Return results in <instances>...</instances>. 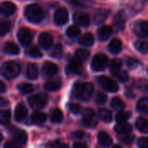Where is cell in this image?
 I'll list each match as a JSON object with an SVG mask.
<instances>
[{
    "instance_id": "obj_27",
    "label": "cell",
    "mask_w": 148,
    "mask_h": 148,
    "mask_svg": "<svg viewBox=\"0 0 148 148\" xmlns=\"http://www.w3.org/2000/svg\"><path fill=\"white\" fill-rule=\"evenodd\" d=\"M62 86V82L60 80H51L45 83L44 88L48 91H56L58 90Z\"/></svg>"
},
{
    "instance_id": "obj_28",
    "label": "cell",
    "mask_w": 148,
    "mask_h": 148,
    "mask_svg": "<svg viewBox=\"0 0 148 148\" xmlns=\"http://www.w3.org/2000/svg\"><path fill=\"white\" fill-rule=\"evenodd\" d=\"M31 119H32V121L34 123H36V124H42V123H43L46 121L47 115H46L45 113L36 111V112H34L32 114Z\"/></svg>"
},
{
    "instance_id": "obj_41",
    "label": "cell",
    "mask_w": 148,
    "mask_h": 148,
    "mask_svg": "<svg viewBox=\"0 0 148 148\" xmlns=\"http://www.w3.org/2000/svg\"><path fill=\"white\" fill-rule=\"evenodd\" d=\"M81 29L78 26L76 25H71L67 29V35L70 37H74L80 34Z\"/></svg>"
},
{
    "instance_id": "obj_51",
    "label": "cell",
    "mask_w": 148,
    "mask_h": 148,
    "mask_svg": "<svg viewBox=\"0 0 148 148\" xmlns=\"http://www.w3.org/2000/svg\"><path fill=\"white\" fill-rule=\"evenodd\" d=\"M126 135H127V134H126ZM121 140H122V142L125 143V144H132L133 141H134V137L131 136V135H127L125 138L121 139Z\"/></svg>"
},
{
    "instance_id": "obj_42",
    "label": "cell",
    "mask_w": 148,
    "mask_h": 148,
    "mask_svg": "<svg viewBox=\"0 0 148 148\" xmlns=\"http://www.w3.org/2000/svg\"><path fill=\"white\" fill-rule=\"evenodd\" d=\"M130 117V114L129 113H127V112H124V111H121L119 112L117 114H116V121L119 122V123H123V122H126Z\"/></svg>"
},
{
    "instance_id": "obj_2",
    "label": "cell",
    "mask_w": 148,
    "mask_h": 148,
    "mask_svg": "<svg viewBox=\"0 0 148 148\" xmlns=\"http://www.w3.org/2000/svg\"><path fill=\"white\" fill-rule=\"evenodd\" d=\"M25 16L30 22L39 23L44 18L45 13H44V10H42V8L41 6L34 3V4L28 5L26 7Z\"/></svg>"
},
{
    "instance_id": "obj_21",
    "label": "cell",
    "mask_w": 148,
    "mask_h": 148,
    "mask_svg": "<svg viewBox=\"0 0 148 148\" xmlns=\"http://www.w3.org/2000/svg\"><path fill=\"white\" fill-rule=\"evenodd\" d=\"M108 13H109V11L108 10H106V9H99V10H97L95 11V16H94L95 22L96 23H101L104 22L106 20V18L108 17Z\"/></svg>"
},
{
    "instance_id": "obj_15",
    "label": "cell",
    "mask_w": 148,
    "mask_h": 148,
    "mask_svg": "<svg viewBox=\"0 0 148 148\" xmlns=\"http://www.w3.org/2000/svg\"><path fill=\"white\" fill-rule=\"evenodd\" d=\"M75 21L87 27L89 25L91 20H90V16H88V14L84 13V12H76L75 14Z\"/></svg>"
},
{
    "instance_id": "obj_6",
    "label": "cell",
    "mask_w": 148,
    "mask_h": 148,
    "mask_svg": "<svg viewBox=\"0 0 148 148\" xmlns=\"http://www.w3.org/2000/svg\"><path fill=\"white\" fill-rule=\"evenodd\" d=\"M98 82L104 89H106L108 92L114 93L119 90V86L116 83V82L108 76L101 75L98 77Z\"/></svg>"
},
{
    "instance_id": "obj_33",
    "label": "cell",
    "mask_w": 148,
    "mask_h": 148,
    "mask_svg": "<svg viewBox=\"0 0 148 148\" xmlns=\"http://www.w3.org/2000/svg\"><path fill=\"white\" fill-rule=\"evenodd\" d=\"M137 110L140 113H147L148 110L147 98H141L137 103Z\"/></svg>"
},
{
    "instance_id": "obj_34",
    "label": "cell",
    "mask_w": 148,
    "mask_h": 148,
    "mask_svg": "<svg viewBox=\"0 0 148 148\" xmlns=\"http://www.w3.org/2000/svg\"><path fill=\"white\" fill-rule=\"evenodd\" d=\"M26 55L29 56L34 57V58H38V57H41L42 56V52L40 51V49L36 46H32V47L29 48L26 50Z\"/></svg>"
},
{
    "instance_id": "obj_10",
    "label": "cell",
    "mask_w": 148,
    "mask_h": 148,
    "mask_svg": "<svg viewBox=\"0 0 148 148\" xmlns=\"http://www.w3.org/2000/svg\"><path fill=\"white\" fill-rule=\"evenodd\" d=\"M134 31L137 36L141 37H146L148 35V24L147 21H140L136 23L134 28Z\"/></svg>"
},
{
    "instance_id": "obj_7",
    "label": "cell",
    "mask_w": 148,
    "mask_h": 148,
    "mask_svg": "<svg viewBox=\"0 0 148 148\" xmlns=\"http://www.w3.org/2000/svg\"><path fill=\"white\" fill-rule=\"evenodd\" d=\"M18 39L22 45L28 46L33 39V34L28 28H21L18 31Z\"/></svg>"
},
{
    "instance_id": "obj_40",
    "label": "cell",
    "mask_w": 148,
    "mask_h": 148,
    "mask_svg": "<svg viewBox=\"0 0 148 148\" xmlns=\"http://www.w3.org/2000/svg\"><path fill=\"white\" fill-rule=\"evenodd\" d=\"M111 106L115 109H123L125 108V103L119 97H114L111 101Z\"/></svg>"
},
{
    "instance_id": "obj_52",
    "label": "cell",
    "mask_w": 148,
    "mask_h": 148,
    "mask_svg": "<svg viewBox=\"0 0 148 148\" xmlns=\"http://www.w3.org/2000/svg\"><path fill=\"white\" fill-rule=\"evenodd\" d=\"M73 136H74L75 139H81V138H82V137L84 136V133H83L82 131H76V132L74 133Z\"/></svg>"
},
{
    "instance_id": "obj_54",
    "label": "cell",
    "mask_w": 148,
    "mask_h": 148,
    "mask_svg": "<svg viewBox=\"0 0 148 148\" xmlns=\"http://www.w3.org/2000/svg\"><path fill=\"white\" fill-rule=\"evenodd\" d=\"M73 148H88V147L83 143H75L74 144Z\"/></svg>"
},
{
    "instance_id": "obj_46",
    "label": "cell",
    "mask_w": 148,
    "mask_h": 148,
    "mask_svg": "<svg viewBox=\"0 0 148 148\" xmlns=\"http://www.w3.org/2000/svg\"><path fill=\"white\" fill-rule=\"evenodd\" d=\"M91 3L90 0H73V3L78 7H89Z\"/></svg>"
},
{
    "instance_id": "obj_18",
    "label": "cell",
    "mask_w": 148,
    "mask_h": 148,
    "mask_svg": "<svg viewBox=\"0 0 148 148\" xmlns=\"http://www.w3.org/2000/svg\"><path fill=\"white\" fill-rule=\"evenodd\" d=\"M112 28L108 25H104L100 27V29H98V37L101 41H105L107 40L110 35L112 34Z\"/></svg>"
},
{
    "instance_id": "obj_17",
    "label": "cell",
    "mask_w": 148,
    "mask_h": 148,
    "mask_svg": "<svg viewBox=\"0 0 148 148\" xmlns=\"http://www.w3.org/2000/svg\"><path fill=\"white\" fill-rule=\"evenodd\" d=\"M12 136L14 139V141L19 145H23L25 144L27 142L28 140V136L27 134L24 131L22 130H16L12 133Z\"/></svg>"
},
{
    "instance_id": "obj_35",
    "label": "cell",
    "mask_w": 148,
    "mask_h": 148,
    "mask_svg": "<svg viewBox=\"0 0 148 148\" xmlns=\"http://www.w3.org/2000/svg\"><path fill=\"white\" fill-rule=\"evenodd\" d=\"M113 75H114L115 78H117L119 81L122 82H127L128 79H129V75L127 74V72H126L125 70H118V71H115L113 73Z\"/></svg>"
},
{
    "instance_id": "obj_14",
    "label": "cell",
    "mask_w": 148,
    "mask_h": 148,
    "mask_svg": "<svg viewBox=\"0 0 148 148\" xmlns=\"http://www.w3.org/2000/svg\"><path fill=\"white\" fill-rule=\"evenodd\" d=\"M39 43L43 49H48L52 46L53 37L49 33H42L39 36Z\"/></svg>"
},
{
    "instance_id": "obj_11",
    "label": "cell",
    "mask_w": 148,
    "mask_h": 148,
    "mask_svg": "<svg viewBox=\"0 0 148 148\" xmlns=\"http://www.w3.org/2000/svg\"><path fill=\"white\" fill-rule=\"evenodd\" d=\"M58 71L57 66L51 62H46L42 66V73L45 76L50 77L56 75Z\"/></svg>"
},
{
    "instance_id": "obj_26",
    "label": "cell",
    "mask_w": 148,
    "mask_h": 148,
    "mask_svg": "<svg viewBox=\"0 0 148 148\" xmlns=\"http://www.w3.org/2000/svg\"><path fill=\"white\" fill-rule=\"evenodd\" d=\"M94 42L95 38L91 33H86L83 36H82L79 39V42L84 46H91L94 44Z\"/></svg>"
},
{
    "instance_id": "obj_36",
    "label": "cell",
    "mask_w": 148,
    "mask_h": 148,
    "mask_svg": "<svg viewBox=\"0 0 148 148\" xmlns=\"http://www.w3.org/2000/svg\"><path fill=\"white\" fill-rule=\"evenodd\" d=\"M10 121V112L9 110L0 111V124L7 125Z\"/></svg>"
},
{
    "instance_id": "obj_50",
    "label": "cell",
    "mask_w": 148,
    "mask_h": 148,
    "mask_svg": "<svg viewBox=\"0 0 148 148\" xmlns=\"http://www.w3.org/2000/svg\"><path fill=\"white\" fill-rule=\"evenodd\" d=\"M4 148H20V146L15 141H8L7 143H5Z\"/></svg>"
},
{
    "instance_id": "obj_49",
    "label": "cell",
    "mask_w": 148,
    "mask_h": 148,
    "mask_svg": "<svg viewBox=\"0 0 148 148\" xmlns=\"http://www.w3.org/2000/svg\"><path fill=\"white\" fill-rule=\"evenodd\" d=\"M138 145L140 147V148H147L148 141L147 139L143 137V138H140L138 141Z\"/></svg>"
},
{
    "instance_id": "obj_47",
    "label": "cell",
    "mask_w": 148,
    "mask_h": 148,
    "mask_svg": "<svg viewBox=\"0 0 148 148\" xmlns=\"http://www.w3.org/2000/svg\"><path fill=\"white\" fill-rule=\"evenodd\" d=\"M127 65L130 69H135L139 65V60H137L136 58L129 57L127 59Z\"/></svg>"
},
{
    "instance_id": "obj_29",
    "label": "cell",
    "mask_w": 148,
    "mask_h": 148,
    "mask_svg": "<svg viewBox=\"0 0 148 148\" xmlns=\"http://www.w3.org/2000/svg\"><path fill=\"white\" fill-rule=\"evenodd\" d=\"M50 119L53 122L58 123L61 122L63 119L62 112L59 108H54L50 112Z\"/></svg>"
},
{
    "instance_id": "obj_3",
    "label": "cell",
    "mask_w": 148,
    "mask_h": 148,
    "mask_svg": "<svg viewBox=\"0 0 148 148\" xmlns=\"http://www.w3.org/2000/svg\"><path fill=\"white\" fill-rule=\"evenodd\" d=\"M21 71V67L15 62H7L3 63L0 69V72L6 79H13L16 77Z\"/></svg>"
},
{
    "instance_id": "obj_1",
    "label": "cell",
    "mask_w": 148,
    "mask_h": 148,
    "mask_svg": "<svg viewBox=\"0 0 148 148\" xmlns=\"http://www.w3.org/2000/svg\"><path fill=\"white\" fill-rule=\"evenodd\" d=\"M94 92V86L89 82H76L73 88V95L81 101L90 99Z\"/></svg>"
},
{
    "instance_id": "obj_43",
    "label": "cell",
    "mask_w": 148,
    "mask_h": 148,
    "mask_svg": "<svg viewBox=\"0 0 148 148\" xmlns=\"http://www.w3.org/2000/svg\"><path fill=\"white\" fill-rule=\"evenodd\" d=\"M135 47L140 52L143 54H146L147 52V42L145 41H137L135 42Z\"/></svg>"
},
{
    "instance_id": "obj_39",
    "label": "cell",
    "mask_w": 148,
    "mask_h": 148,
    "mask_svg": "<svg viewBox=\"0 0 148 148\" xmlns=\"http://www.w3.org/2000/svg\"><path fill=\"white\" fill-rule=\"evenodd\" d=\"M62 54V46L60 43H58L55 47H53L51 51L49 52V55L52 57H55V58L61 57Z\"/></svg>"
},
{
    "instance_id": "obj_4",
    "label": "cell",
    "mask_w": 148,
    "mask_h": 148,
    "mask_svg": "<svg viewBox=\"0 0 148 148\" xmlns=\"http://www.w3.org/2000/svg\"><path fill=\"white\" fill-rule=\"evenodd\" d=\"M108 58L106 55L100 53L95 56L91 62V68L94 71H101L108 65Z\"/></svg>"
},
{
    "instance_id": "obj_19",
    "label": "cell",
    "mask_w": 148,
    "mask_h": 148,
    "mask_svg": "<svg viewBox=\"0 0 148 148\" xmlns=\"http://www.w3.org/2000/svg\"><path fill=\"white\" fill-rule=\"evenodd\" d=\"M98 142L101 147H108L112 144V139L106 132H101L98 134Z\"/></svg>"
},
{
    "instance_id": "obj_9",
    "label": "cell",
    "mask_w": 148,
    "mask_h": 148,
    "mask_svg": "<svg viewBox=\"0 0 148 148\" xmlns=\"http://www.w3.org/2000/svg\"><path fill=\"white\" fill-rule=\"evenodd\" d=\"M95 112L91 108H86L83 111V122L87 127H95L96 121H95Z\"/></svg>"
},
{
    "instance_id": "obj_8",
    "label": "cell",
    "mask_w": 148,
    "mask_h": 148,
    "mask_svg": "<svg viewBox=\"0 0 148 148\" xmlns=\"http://www.w3.org/2000/svg\"><path fill=\"white\" fill-rule=\"evenodd\" d=\"M54 19H55V23L56 24H58V25L65 24L69 20V12H68V10L63 7L58 8L55 12Z\"/></svg>"
},
{
    "instance_id": "obj_12",
    "label": "cell",
    "mask_w": 148,
    "mask_h": 148,
    "mask_svg": "<svg viewBox=\"0 0 148 148\" xmlns=\"http://www.w3.org/2000/svg\"><path fill=\"white\" fill-rule=\"evenodd\" d=\"M16 5L13 3L8 2V1L3 2L0 4V13L5 16L12 15L16 11Z\"/></svg>"
},
{
    "instance_id": "obj_16",
    "label": "cell",
    "mask_w": 148,
    "mask_h": 148,
    "mask_svg": "<svg viewBox=\"0 0 148 148\" xmlns=\"http://www.w3.org/2000/svg\"><path fill=\"white\" fill-rule=\"evenodd\" d=\"M27 115V108L23 103H19L15 110V119L17 121H22Z\"/></svg>"
},
{
    "instance_id": "obj_48",
    "label": "cell",
    "mask_w": 148,
    "mask_h": 148,
    "mask_svg": "<svg viewBox=\"0 0 148 148\" xmlns=\"http://www.w3.org/2000/svg\"><path fill=\"white\" fill-rule=\"evenodd\" d=\"M69 109H70V111H71L73 114H79V113H80V111H81V106H80L79 104L73 103V104H71V105H70Z\"/></svg>"
},
{
    "instance_id": "obj_57",
    "label": "cell",
    "mask_w": 148,
    "mask_h": 148,
    "mask_svg": "<svg viewBox=\"0 0 148 148\" xmlns=\"http://www.w3.org/2000/svg\"><path fill=\"white\" fill-rule=\"evenodd\" d=\"M113 148H122L121 146H118V145H115V146H114V147Z\"/></svg>"
},
{
    "instance_id": "obj_22",
    "label": "cell",
    "mask_w": 148,
    "mask_h": 148,
    "mask_svg": "<svg viewBox=\"0 0 148 148\" xmlns=\"http://www.w3.org/2000/svg\"><path fill=\"white\" fill-rule=\"evenodd\" d=\"M3 51L6 54H10V55H16L19 53V48L18 46L13 42H5L4 46H3Z\"/></svg>"
},
{
    "instance_id": "obj_38",
    "label": "cell",
    "mask_w": 148,
    "mask_h": 148,
    "mask_svg": "<svg viewBox=\"0 0 148 148\" xmlns=\"http://www.w3.org/2000/svg\"><path fill=\"white\" fill-rule=\"evenodd\" d=\"M136 127L140 131H141L145 134L147 133V121L146 119L139 118L136 121Z\"/></svg>"
},
{
    "instance_id": "obj_5",
    "label": "cell",
    "mask_w": 148,
    "mask_h": 148,
    "mask_svg": "<svg viewBox=\"0 0 148 148\" xmlns=\"http://www.w3.org/2000/svg\"><path fill=\"white\" fill-rule=\"evenodd\" d=\"M48 95L45 93H39L29 98V103L35 108H42L48 103Z\"/></svg>"
},
{
    "instance_id": "obj_30",
    "label": "cell",
    "mask_w": 148,
    "mask_h": 148,
    "mask_svg": "<svg viewBox=\"0 0 148 148\" xmlns=\"http://www.w3.org/2000/svg\"><path fill=\"white\" fill-rule=\"evenodd\" d=\"M11 28V23L8 20H0V36H4L7 34Z\"/></svg>"
},
{
    "instance_id": "obj_44",
    "label": "cell",
    "mask_w": 148,
    "mask_h": 148,
    "mask_svg": "<svg viewBox=\"0 0 148 148\" xmlns=\"http://www.w3.org/2000/svg\"><path fill=\"white\" fill-rule=\"evenodd\" d=\"M109 67H110V69L112 71V73L115 72V71H118L121 69V61L119 60V59H114L111 61L110 64H109Z\"/></svg>"
},
{
    "instance_id": "obj_20",
    "label": "cell",
    "mask_w": 148,
    "mask_h": 148,
    "mask_svg": "<svg viewBox=\"0 0 148 148\" xmlns=\"http://www.w3.org/2000/svg\"><path fill=\"white\" fill-rule=\"evenodd\" d=\"M114 129H115L116 133H118L120 134H125L126 135V134H128L132 132L133 127L130 124L123 122V123H119L118 125H116Z\"/></svg>"
},
{
    "instance_id": "obj_58",
    "label": "cell",
    "mask_w": 148,
    "mask_h": 148,
    "mask_svg": "<svg viewBox=\"0 0 148 148\" xmlns=\"http://www.w3.org/2000/svg\"><path fill=\"white\" fill-rule=\"evenodd\" d=\"M2 140H3V135H2L1 133H0V142L2 141Z\"/></svg>"
},
{
    "instance_id": "obj_23",
    "label": "cell",
    "mask_w": 148,
    "mask_h": 148,
    "mask_svg": "<svg viewBox=\"0 0 148 148\" xmlns=\"http://www.w3.org/2000/svg\"><path fill=\"white\" fill-rule=\"evenodd\" d=\"M122 49V42L119 38H114L109 43V50L114 54H118Z\"/></svg>"
},
{
    "instance_id": "obj_56",
    "label": "cell",
    "mask_w": 148,
    "mask_h": 148,
    "mask_svg": "<svg viewBox=\"0 0 148 148\" xmlns=\"http://www.w3.org/2000/svg\"><path fill=\"white\" fill-rule=\"evenodd\" d=\"M57 148H69V146H68V145L62 144V145H60L59 147H57Z\"/></svg>"
},
{
    "instance_id": "obj_45",
    "label": "cell",
    "mask_w": 148,
    "mask_h": 148,
    "mask_svg": "<svg viewBox=\"0 0 148 148\" xmlns=\"http://www.w3.org/2000/svg\"><path fill=\"white\" fill-rule=\"evenodd\" d=\"M107 101H108V96L105 93H102V92L97 93L96 97H95V101L97 104H99V105L104 104Z\"/></svg>"
},
{
    "instance_id": "obj_31",
    "label": "cell",
    "mask_w": 148,
    "mask_h": 148,
    "mask_svg": "<svg viewBox=\"0 0 148 148\" xmlns=\"http://www.w3.org/2000/svg\"><path fill=\"white\" fill-rule=\"evenodd\" d=\"M75 58L82 62L89 57V51L86 49H79L75 52Z\"/></svg>"
},
{
    "instance_id": "obj_13",
    "label": "cell",
    "mask_w": 148,
    "mask_h": 148,
    "mask_svg": "<svg viewBox=\"0 0 148 148\" xmlns=\"http://www.w3.org/2000/svg\"><path fill=\"white\" fill-rule=\"evenodd\" d=\"M69 70L73 74H81L82 72V63L77 58H72L69 63Z\"/></svg>"
},
{
    "instance_id": "obj_32",
    "label": "cell",
    "mask_w": 148,
    "mask_h": 148,
    "mask_svg": "<svg viewBox=\"0 0 148 148\" xmlns=\"http://www.w3.org/2000/svg\"><path fill=\"white\" fill-rule=\"evenodd\" d=\"M99 116L104 122H111L112 121V114L109 110L102 108L99 111Z\"/></svg>"
},
{
    "instance_id": "obj_37",
    "label": "cell",
    "mask_w": 148,
    "mask_h": 148,
    "mask_svg": "<svg viewBox=\"0 0 148 148\" xmlns=\"http://www.w3.org/2000/svg\"><path fill=\"white\" fill-rule=\"evenodd\" d=\"M18 90L21 94H29L33 92L34 87L29 83H21L18 86Z\"/></svg>"
},
{
    "instance_id": "obj_53",
    "label": "cell",
    "mask_w": 148,
    "mask_h": 148,
    "mask_svg": "<svg viewBox=\"0 0 148 148\" xmlns=\"http://www.w3.org/2000/svg\"><path fill=\"white\" fill-rule=\"evenodd\" d=\"M8 104H9L8 101L0 96V107H6Z\"/></svg>"
},
{
    "instance_id": "obj_24",
    "label": "cell",
    "mask_w": 148,
    "mask_h": 148,
    "mask_svg": "<svg viewBox=\"0 0 148 148\" xmlns=\"http://www.w3.org/2000/svg\"><path fill=\"white\" fill-rule=\"evenodd\" d=\"M114 25L117 29H122L125 25V16L122 12H119L114 17Z\"/></svg>"
},
{
    "instance_id": "obj_25",
    "label": "cell",
    "mask_w": 148,
    "mask_h": 148,
    "mask_svg": "<svg viewBox=\"0 0 148 148\" xmlns=\"http://www.w3.org/2000/svg\"><path fill=\"white\" fill-rule=\"evenodd\" d=\"M27 77L30 80H36L38 76V69L36 64L29 63L27 67Z\"/></svg>"
},
{
    "instance_id": "obj_55",
    "label": "cell",
    "mask_w": 148,
    "mask_h": 148,
    "mask_svg": "<svg viewBox=\"0 0 148 148\" xmlns=\"http://www.w3.org/2000/svg\"><path fill=\"white\" fill-rule=\"evenodd\" d=\"M5 90H6V86H5V84H4L3 82L0 81V93H3V92H4Z\"/></svg>"
}]
</instances>
